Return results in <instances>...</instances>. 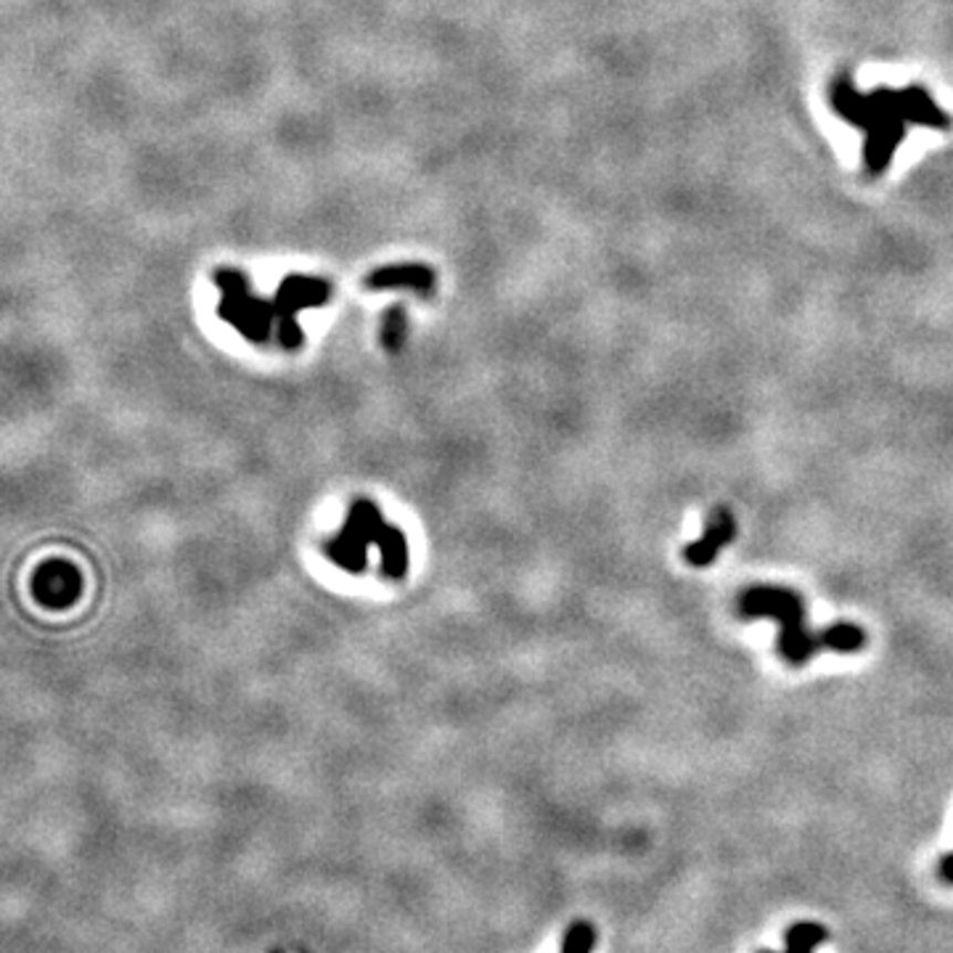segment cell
Masks as SVG:
<instances>
[{
	"instance_id": "obj_4",
	"label": "cell",
	"mask_w": 953,
	"mask_h": 953,
	"mask_svg": "<svg viewBox=\"0 0 953 953\" xmlns=\"http://www.w3.org/2000/svg\"><path fill=\"white\" fill-rule=\"evenodd\" d=\"M328 300V284L321 279H305V276H292L281 284V292L276 297V311L279 321H289L294 313L302 307L324 305Z\"/></svg>"
},
{
	"instance_id": "obj_2",
	"label": "cell",
	"mask_w": 953,
	"mask_h": 953,
	"mask_svg": "<svg viewBox=\"0 0 953 953\" xmlns=\"http://www.w3.org/2000/svg\"><path fill=\"white\" fill-rule=\"evenodd\" d=\"M214 281L223 286V305H220V315L231 324H237L241 332L247 334L252 342H263L268 337V328H271V318L276 311V302H263L252 297L250 286H247L244 273L239 271H218Z\"/></svg>"
},
{
	"instance_id": "obj_8",
	"label": "cell",
	"mask_w": 953,
	"mask_h": 953,
	"mask_svg": "<svg viewBox=\"0 0 953 953\" xmlns=\"http://www.w3.org/2000/svg\"><path fill=\"white\" fill-rule=\"evenodd\" d=\"M402 337H406V311H400V307H392V311L387 313L385 318V328H381V339H385L387 347H398Z\"/></svg>"
},
{
	"instance_id": "obj_5",
	"label": "cell",
	"mask_w": 953,
	"mask_h": 953,
	"mask_svg": "<svg viewBox=\"0 0 953 953\" xmlns=\"http://www.w3.org/2000/svg\"><path fill=\"white\" fill-rule=\"evenodd\" d=\"M368 289H416L429 292L434 286V271L427 265H389L374 271L366 279Z\"/></svg>"
},
{
	"instance_id": "obj_1",
	"label": "cell",
	"mask_w": 953,
	"mask_h": 953,
	"mask_svg": "<svg viewBox=\"0 0 953 953\" xmlns=\"http://www.w3.org/2000/svg\"><path fill=\"white\" fill-rule=\"evenodd\" d=\"M740 615L744 620H774L778 626V654L784 662L800 668L810 662L818 649L831 652H861L866 633L853 622H837L827 630L810 633L805 620V604L800 594L782 586L747 588L740 599Z\"/></svg>"
},
{
	"instance_id": "obj_10",
	"label": "cell",
	"mask_w": 953,
	"mask_h": 953,
	"mask_svg": "<svg viewBox=\"0 0 953 953\" xmlns=\"http://www.w3.org/2000/svg\"><path fill=\"white\" fill-rule=\"evenodd\" d=\"M271 953H284V951H271Z\"/></svg>"
},
{
	"instance_id": "obj_6",
	"label": "cell",
	"mask_w": 953,
	"mask_h": 953,
	"mask_svg": "<svg viewBox=\"0 0 953 953\" xmlns=\"http://www.w3.org/2000/svg\"><path fill=\"white\" fill-rule=\"evenodd\" d=\"M829 941V930L816 922H797L787 930V953H814L818 945ZM774 953V951H761Z\"/></svg>"
},
{
	"instance_id": "obj_11",
	"label": "cell",
	"mask_w": 953,
	"mask_h": 953,
	"mask_svg": "<svg viewBox=\"0 0 953 953\" xmlns=\"http://www.w3.org/2000/svg\"><path fill=\"white\" fill-rule=\"evenodd\" d=\"M302 953H307V951H302Z\"/></svg>"
},
{
	"instance_id": "obj_3",
	"label": "cell",
	"mask_w": 953,
	"mask_h": 953,
	"mask_svg": "<svg viewBox=\"0 0 953 953\" xmlns=\"http://www.w3.org/2000/svg\"><path fill=\"white\" fill-rule=\"evenodd\" d=\"M734 538H736L734 514H731L726 506H715L708 516V525H704L702 538L689 543L687 552H683V559H687L691 567L713 565L718 554H721Z\"/></svg>"
},
{
	"instance_id": "obj_9",
	"label": "cell",
	"mask_w": 953,
	"mask_h": 953,
	"mask_svg": "<svg viewBox=\"0 0 953 953\" xmlns=\"http://www.w3.org/2000/svg\"><path fill=\"white\" fill-rule=\"evenodd\" d=\"M941 879H943V882L953 884V853L945 856L943 861H941Z\"/></svg>"
},
{
	"instance_id": "obj_7",
	"label": "cell",
	"mask_w": 953,
	"mask_h": 953,
	"mask_svg": "<svg viewBox=\"0 0 953 953\" xmlns=\"http://www.w3.org/2000/svg\"><path fill=\"white\" fill-rule=\"evenodd\" d=\"M596 945V928L590 922H573L562 941V953H590Z\"/></svg>"
}]
</instances>
